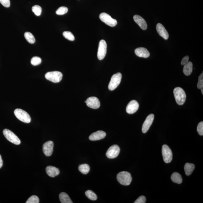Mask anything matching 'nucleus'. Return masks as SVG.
Listing matches in <instances>:
<instances>
[{
	"instance_id": "obj_1",
	"label": "nucleus",
	"mask_w": 203,
	"mask_h": 203,
	"mask_svg": "<svg viewBox=\"0 0 203 203\" xmlns=\"http://www.w3.org/2000/svg\"><path fill=\"white\" fill-rule=\"evenodd\" d=\"M173 93L177 104L180 105H183L186 99V93L184 89L180 87L175 88Z\"/></svg>"
},
{
	"instance_id": "obj_2",
	"label": "nucleus",
	"mask_w": 203,
	"mask_h": 203,
	"mask_svg": "<svg viewBox=\"0 0 203 203\" xmlns=\"http://www.w3.org/2000/svg\"><path fill=\"white\" fill-rule=\"evenodd\" d=\"M117 179L121 184L125 186L130 184L132 180L131 174L126 171L121 172L118 173L117 176Z\"/></svg>"
},
{
	"instance_id": "obj_3",
	"label": "nucleus",
	"mask_w": 203,
	"mask_h": 203,
	"mask_svg": "<svg viewBox=\"0 0 203 203\" xmlns=\"http://www.w3.org/2000/svg\"><path fill=\"white\" fill-rule=\"evenodd\" d=\"M14 114L18 119L24 123H30L31 121V118L30 115L23 109H16L14 111Z\"/></svg>"
},
{
	"instance_id": "obj_4",
	"label": "nucleus",
	"mask_w": 203,
	"mask_h": 203,
	"mask_svg": "<svg viewBox=\"0 0 203 203\" xmlns=\"http://www.w3.org/2000/svg\"><path fill=\"white\" fill-rule=\"evenodd\" d=\"M63 74L58 71L48 72L45 75L47 80L54 83H59L63 78Z\"/></svg>"
},
{
	"instance_id": "obj_5",
	"label": "nucleus",
	"mask_w": 203,
	"mask_h": 203,
	"mask_svg": "<svg viewBox=\"0 0 203 203\" xmlns=\"http://www.w3.org/2000/svg\"><path fill=\"white\" fill-rule=\"evenodd\" d=\"M3 133L5 138L9 142L16 144V145H19L21 144V142L19 138H18L17 135L14 134L10 130L5 129L3 130Z\"/></svg>"
},
{
	"instance_id": "obj_6",
	"label": "nucleus",
	"mask_w": 203,
	"mask_h": 203,
	"mask_svg": "<svg viewBox=\"0 0 203 203\" xmlns=\"http://www.w3.org/2000/svg\"><path fill=\"white\" fill-rule=\"evenodd\" d=\"M122 78V75L120 73H118L113 75L109 85V90L113 91L117 88L120 85Z\"/></svg>"
},
{
	"instance_id": "obj_7",
	"label": "nucleus",
	"mask_w": 203,
	"mask_h": 203,
	"mask_svg": "<svg viewBox=\"0 0 203 203\" xmlns=\"http://www.w3.org/2000/svg\"><path fill=\"white\" fill-rule=\"evenodd\" d=\"M99 18L102 22L109 26L114 27L118 23L116 20L113 19L110 15L105 12L100 14Z\"/></svg>"
},
{
	"instance_id": "obj_8",
	"label": "nucleus",
	"mask_w": 203,
	"mask_h": 203,
	"mask_svg": "<svg viewBox=\"0 0 203 203\" xmlns=\"http://www.w3.org/2000/svg\"><path fill=\"white\" fill-rule=\"evenodd\" d=\"M162 153L164 162L169 163L172 160L173 155L171 150L169 146L164 144L162 146Z\"/></svg>"
},
{
	"instance_id": "obj_9",
	"label": "nucleus",
	"mask_w": 203,
	"mask_h": 203,
	"mask_svg": "<svg viewBox=\"0 0 203 203\" xmlns=\"http://www.w3.org/2000/svg\"><path fill=\"white\" fill-rule=\"evenodd\" d=\"M107 51V44L104 40H100L99 45L98 52V58L100 60L105 57Z\"/></svg>"
},
{
	"instance_id": "obj_10",
	"label": "nucleus",
	"mask_w": 203,
	"mask_h": 203,
	"mask_svg": "<svg viewBox=\"0 0 203 203\" xmlns=\"http://www.w3.org/2000/svg\"><path fill=\"white\" fill-rule=\"evenodd\" d=\"M120 148L118 145H113L110 147L106 152V156L109 159H113L116 158L119 154Z\"/></svg>"
},
{
	"instance_id": "obj_11",
	"label": "nucleus",
	"mask_w": 203,
	"mask_h": 203,
	"mask_svg": "<svg viewBox=\"0 0 203 203\" xmlns=\"http://www.w3.org/2000/svg\"><path fill=\"white\" fill-rule=\"evenodd\" d=\"M154 118V115L153 114H151L148 116L146 118L145 121L144 122L143 125L142 131L143 133H147L149 130L150 127L152 124L153 120Z\"/></svg>"
},
{
	"instance_id": "obj_12",
	"label": "nucleus",
	"mask_w": 203,
	"mask_h": 203,
	"mask_svg": "<svg viewBox=\"0 0 203 203\" xmlns=\"http://www.w3.org/2000/svg\"><path fill=\"white\" fill-rule=\"evenodd\" d=\"M86 103L88 107L93 109H98L100 106L99 100L95 97H91L87 99Z\"/></svg>"
},
{
	"instance_id": "obj_13",
	"label": "nucleus",
	"mask_w": 203,
	"mask_h": 203,
	"mask_svg": "<svg viewBox=\"0 0 203 203\" xmlns=\"http://www.w3.org/2000/svg\"><path fill=\"white\" fill-rule=\"evenodd\" d=\"M139 107V105L138 102L136 100H133L128 104L126 108V111L129 114H133L138 110Z\"/></svg>"
},
{
	"instance_id": "obj_14",
	"label": "nucleus",
	"mask_w": 203,
	"mask_h": 203,
	"mask_svg": "<svg viewBox=\"0 0 203 203\" xmlns=\"http://www.w3.org/2000/svg\"><path fill=\"white\" fill-rule=\"evenodd\" d=\"M54 148V143L51 141L46 142L43 146V151L46 156H51L52 155Z\"/></svg>"
},
{
	"instance_id": "obj_15",
	"label": "nucleus",
	"mask_w": 203,
	"mask_h": 203,
	"mask_svg": "<svg viewBox=\"0 0 203 203\" xmlns=\"http://www.w3.org/2000/svg\"><path fill=\"white\" fill-rule=\"evenodd\" d=\"M156 30L158 34L164 39L167 40L169 37V34L167 31L164 26L160 23L157 24L156 26Z\"/></svg>"
},
{
	"instance_id": "obj_16",
	"label": "nucleus",
	"mask_w": 203,
	"mask_h": 203,
	"mask_svg": "<svg viewBox=\"0 0 203 203\" xmlns=\"http://www.w3.org/2000/svg\"><path fill=\"white\" fill-rule=\"evenodd\" d=\"M106 135L105 132L99 131L92 133L89 136V138L91 141L99 140L105 138Z\"/></svg>"
},
{
	"instance_id": "obj_17",
	"label": "nucleus",
	"mask_w": 203,
	"mask_h": 203,
	"mask_svg": "<svg viewBox=\"0 0 203 203\" xmlns=\"http://www.w3.org/2000/svg\"><path fill=\"white\" fill-rule=\"evenodd\" d=\"M135 54L139 57L147 58L150 56V53L147 49L144 47H139L135 50Z\"/></svg>"
},
{
	"instance_id": "obj_18",
	"label": "nucleus",
	"mask_w": 203,
	"mask_h": 203,
	"mask_svg": "<svg viewBox=\"0 0 203 203\" xmlns=\"http://www.w3.org/2000/svg\"><path fill=\"white\" fill-rule=\"evenodd\" d=\"M133 20L135 23L139 26L142 30H146L147 28V24L146 21L140 16L135 15L133 16Z\"/></svg>"
},
{
	"instance_id": "obj_19",
	"label": "nucleus",
	"mask_w": 203,
	"mask_h": 203,
	"mask_svg": "<svg viewBox=\"0 0 203 203\" xmlns=\"http://www.w3.org/2000/svg\"><path fill=\"white\" fill-rule=\"evenodd\" d=\"M46 172L49 176L54 178L60 174L59 170L54 166H49L46 168Z\"/></svg>"
},
{
	"instance_id": "obj_20",
	"label": "nucleus",
	"mask_w": 203,
	"mask_h": 203,
	"mask_svg": "<svg viewBox=\"0 0 203 203\" xmlns=\"http://www.w3.org/2000/svg\"><path fill=\"white\" fill-rule=\"evenodd\" d=\"M193 63L191 62H188L187 64L184 65L183 72L186 76H189L192 72Z\"/></svg>"
},
{
	"instance_id": "obj_21",
	"label": "nucleus",
	"mask_w": 203,
	"mask_h": 203,
	"mask_svg": "<svg viewBox=\"0 0 203 203\" xmlns=\"http://www.w3.org/2000/svg\"><path fill=\"white\" fill-rule=\"evenodd\" d=\"M195 169L194 164L191 163H186L184 166V171L186 174L189 176L191 174Z\"/></svg>"
},
{
	"instance_id": "obj_22",
	"label": "nucleus",
	"mask_w": 203,
	"mask_h": 203,
	"mask_svg": "<svg viewBox=\"0 0 203 203\" xmlns=\"http://www.w3.org/2000/svg\"><path fill=\"white\" fill-rule=\"evenodd\" d=\"M59 198L62 203H72L70 197L65 192H62L59 195Z\"/></svg>"
},
{
	"instance_id": "obj_23",
	"label": "nucleus",
	"mask_w": 203,
	"mask_h": 203,
	"mask_svg": "<svg viewBox=\"0 0 203 203\" xmlns=\"http://www.w3.org/2000/svg\"><path fill=\"white\" fill-rule=\"evenodd\" d=\"M171 180L177 184H180L182 181V178L181 176L180 173L175 172L172 175Z\"/></svg>"
},
{
	"instance_id": "obj_24",
	"label": "nucleus",
	"mask_w": 203,
	"mask_h": 203,
	"mask_svg": "<svg viewBox=\"0 0 203 203\" xmlns=\"http://www.w3.org/2000/svg\"><path fill=\"white\" fill-rule=\"evenodd\" d=\"M79 170L83 174L86 175L88 173L90 170V168L87 164H83L79 166Z\"/></svg>"
},
{
	"instance_id": "obj_25",
	"label": "nucleus",
	"mask_w": 203,
	"mask_h": 203,
	"mask_svg": "<svg viewBox=\"0 0 203 203\" xmlns=\"http://www.w3.org/2000/svg\"><path fill=\"white\" fill-rule=\"evenodd\" d=\"M24 36L25 39L29 43L34 44L35 43V38L31 32H26L24 34Z\"/></svg>"
},
{
	"instance_id": "obj_26",
	"label": "nucleus",
	"mask_w": 203,
	"mask_h": 203,
	"mask_svg": "<svg viewBox=\"0 0 203 203\" xmlns=\"http://www.w3.org/2000/svg\"><path fill=\"white\" fill-rule=\"evenodd\" d=\"M85 193L88 198L91 200L96 201L97 199V196L96 194L90 190L86 191Z\"/></svg>"
},
{
	"instance_id": "obj_27",
	"label": "nucleus",
	"mask_w": 203,
	"mask_h": 203,
	"mask_svg": "<svg viewBox=\"0 0 203 203\" xmlns=\"http://www.w3.org/2000/svg\"><path fill=\"white\" fill-rule=\"evenodd\" d=\"M32 12L34 13L36 16H40L41 15L42 9L41 7L39 6V5H34V6L32 7Z\"/></svg>"
},
{
	"instance_id": "obj_28",
	"label": "nucleus",
	"mask_w": 203,
	"mask_h": 203,
	"mask_svg": "<svg viewBox=\"0 0 203 203\" xmlns=\"http://www.w3.org/2000/svg\"><path fill=\"white\" fill-rule=\"evenodd\" d=\"M68 9L66 7H61L56 11V13L58 15H64L68 12Z\"/></svg>"
},
{
	"instance_id": "obj_29",
	"label": "nucleus",
	"mask_w": 203,
	"mask_h": 203,
	"mask_svg": "<svg viewBox=\"0 0 203 203\" xmlns=\"http://www.w3.org/2000/svg\"><path fill=\"white\" fill-rule=\"evenodd\" d=\"M63 36L66 39L70 40V41H74L75 39L74 35L70 32H64L63 33Z\"/></svg>"
},
{
	"instance_id": "obj_30",
	"label": "nucleus",
	"mask_w": 203,
	"mask_h": 203,
	"mask_svg": "<svg viewBox=\"0 0 203 203\" xmlns=\"http://www.w3.org/2000/svg\"><path fill=\"white\" fill-rule=\"evenodd\" d=\"M41 58L38 56H34L31 60V64L32 65L36 66L39 65L41 63Z\"/></svg>"
},
{
	"instance_id": "obj_31",
	"label": "nucleus",
	"mask_w": 203,
	"mask_h": 203,
	"mask_svg": "<svg viewBox=\"0 0 203 203\" xmlns=\"http://www.w3.org/2000/svg\"><path fill=\"white\" fill-rule=\"evenodd\" d=\"M26 203H39V198L36 195L31 196L27 201Z\"/></svg>"
},
{
	"instance_id": "obj_32",
	"label": "nucleus",
	"mask_w": 203,
	"mask_h": 203,
	"mask_svg": "<svg viewBox=\"0 0 203 203\" xmlns=\"http://www.w3.org/2000/svg\"><path fill=\"white\" fill-rule=\"evenodd\" d=\"M197 88L199 89L203 88V72L199 77L198 82L197 85Z\"/></svg>"
},
{
	"instance_id": "obj_33",
	"label": "nucleus",
	"mask_w": 203,
	"mask_h": 203,
	"mask_svg": "<svg viewBox=\"0 0 203 203\" xmlns=\"http://www.w3.org/2000/svg\"><path fill=\"white\" fill-rule=\"evenodd\" d=\"M197 131L199 134L201 136L203 135V122H200L197 127Z\"/></svg>"
},
{
	"instance_id": "obj_34",
	"label": "nucleus",
	"mask_w": 203,
	"mask_h": 203,
	"mask_svg": "<svg viewBox=\"0 0 203 203\" xmlns=\"http://www.w3.org/2000/svg\"><path fill=\"white\" fill-rule=\"evenodd\" d=\"M146 198L144 196H142L139 197L134 202V203H145Z\"/></svg>"
},
{
	"instance_id": "obj_35",
	"label": "nucleus",
	"mask_w": 203,
	"mask_h": 203,
	"mask_svg": "<svg viewBox=\"0 0 203 203\" xmlns=\"http://www.w3.org/2000/svg\"><path fill=\"white\" fill-rule=\"evenodd\" d=\"M0 3L3 6L8 8L10 5V0H0Z\"/></svg>"
},
{
	"instance_id": "obj_36",
	"label": "nucleus",
	"mask_w": 203,
	"mask_h": 203,
	"mask_svg": "<svg viewBox=\"0 0 203 203\" xmlns=\"http://www.w3.org/2000/svg\"><path fill=\"white\" fill-rule=\"evenodd\" d=\"M189 57L188 56H186L182 58L181 62V65H184L186 64H187L188 62Z\"/></svg>"
},
{
	"instance_id": "obj_37",
	"label": "nucleus",
	"mask_w": 203,
	"mask_h": 203,
	"mask_svg": "<svg viewBox=\"0 0 203 203\" xmlns=\"http://www.w3.org/2000/svg\"><path fill=\"white\" fill-rule=\"evenodd\" d=\"M3 166V161L2 159V157L1 155H0V169Z\"/></svg>"
},
{
	"instance_id": "obj_38",
	"label": "nucleus",
	"mask_w": 203,
	"mask_h": 203,
	"mask_svg": "<svg viewBox=\"0 0 203 203\" xmlns=\"http://www.w3.org/2000/svg\"><path fill=\"white\" fill-rule=\"evenodd\" d=\"M201 89V92H202V94H203V88Z\"/></svg>"
}]
</instances>
